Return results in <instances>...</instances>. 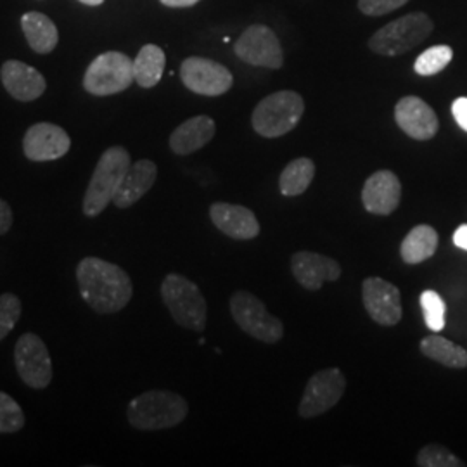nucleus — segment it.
<instances>
[{
  "label": "nucleus",
  "instance_id": "nucleus-34",
  "mask_svg": "<svg viewBox=\"0 0 467 467\" xmlns=\"http://www.w3.org/2000/svg\"><path fill=\"white\" fill-rule=\"evenodd\" d=\"M13 220L15 218H13V210L9 202L0 198V235L9 233V229L13 227Z\"/></svg>",
  "mask_w": 467,
  "mask_h": 467
},
{
  "label": "nucleus",
  "instance_id": "nucleus-33",
  "mask_svg": "<svg viewBox=\"0 0 467 467\" xmlns=\"http://www.w3.org/2000/svg\"><path fill=\"white\" fill-rule=\"evenodd\" d=\"M451 115L455 118L457 125L467 132V98H459L451 104Z\"/></svg>",
  "mask_w": 467,
  "mask_h": 467
},
{
  "label": "nucleus",
  "instance_id": "nucleus-11",
  "mask_svg": "<svg viewBox=\"0 0 467 467\" xmlns=\"http://www.w3.org/2000/svg\"><path fill=\"white\" fill-rule=\"evenodd\" d=\"M15 364L21 381L34 389H44L52 381L49 350L36 334H23L17 339Z\"/></svg>",
  "mask_w": 467,
  "mask_h": 467
},
{
  "label": "nucleus",
  "instance_id": "nucleus-23",
  "mask_svg": "<svg viewBox=\"0 0 467 467\" xmlns=\"http://www.w3.org/2000/svg\"><path fill=\"white\" fill-rule=\"evenodd\" d=\"M438 248V234L430 225H418L407 237L400 246L401 260L409 265H418L431 258Z\"/></svg>",
  "mask_w": 467,
  "mask_h": 467
},
{
  "label": "nucleus",
  "instance_id": "nucleus-14",
  "mask_svg": "<svg viewBox=\"0 0 467 467\" xmlns=\"http://www.w3.org/2000/svg\"><path fill=\"white\" fill-rule=\"evenodd\" d=\"M71 148V139L54 123H35L32 125L25 139H23V150L25 156L32 161H54L67 154Z\"/></svg>",
  "mask_w": 467,
  "mask_h": 467
},
{
  "label": "nucleus",
  "instance_id": "nucleus-15",
  "mask_svg": "<svg viewBox=\"0 0 467 467\" xmlns=\"http://www.w3.org/2000/svg\"><path fill=\"white\" fill-rule=\"evenodd\" d=\"M395 121L405 134L416 140H430L440 129L433 108L418 96H407L397 102Z\"/></svg>",
  "mask_w": 467,
  "mask_h": 467
},
{
  "label": "nucleus",
  "instance_id": "nucleus-3",
  "mask_svg": "<svg viewBox=\"0 0 467 467\" xmlns=\"http://www.w3.org/2000/svg\"><path fill=\"white\" fill-rule=\"evenodd\" d=\"M132 165L129 150L121 146H113L104 150L92 173V179L85 191V217H99L106 206L115 200L118 189L123 182L125 173Z\"/></svg>",
  "mask_w": 467,
  "mask_h": 467
},
{
  "label": "nucleus",
  "instance_id": "nucleus-21",
  "mask_svg": "<svg viewBox=\"0 0 467 467\" xmlns=\"http://www.w3.org/2000/svg\"><path fill=\"white\" fill-rule=\"evenodd\" d=\"M156 177H158V167L150 160H139L137 163L130 165L113 200L115 206L119 210L130 208L150 192L156 182Z\"/></svg>",
  "mask_w": 467,
  "mask_h": 467
},
{
  "label": "nucleus",
  "instance_id": "nucleus-36",
  "mask_svg": "<svg viewBox=\"0 0 467 467\" xmlns=\"http://www.w3.org/2000/svg\"><path fill=\"white\" fill-rule=\"evenodd\" d=\"M163 5H167V7H192V5H196L200 0H160Z\"/></svg>",
  "mask_w": 467,
  "mask_h": 467
},
{
  "label": "nucleus",
  "instance_id": "nucleus-12",
  "mask_svg": "<svg viewBox=\"0 0 467 467\" xmlns=\"http://www.w3.org/2000/svg\"><path fill=\"white\" fill-rule=\"evenodd\" d=\"M181 78L191 92L206 98L223 96L234 85L233 73L227 67L200 56L185 59L181 67Z\"/></svg>",
  "mask_w": 467,
  "mask_h": 467
},
{
  "label": "nucleus",
  "instance_id": "nucleus-29",
  "mask_svg": "<svg viewBox=\"0 0 467 467\" xmlns=\"http://www.w3.org/2000/svg\"><path fill=\"white\" fill-rule=\"evenodd\" d=\"M25 414L17 401L0 391V433H17L25 426Z\"/></svg>",
  "mask_w": 467,
  "mask_h": 467
},
{
  "label": "nucleus",
  "instance_id": "nucleus-5",
  "mask_svg": "<svg viewBox=\"0 0 467 467\" xmlns=\"http://www.w3.org/2000/svg\"><path fill=\"white\" fill-rule=\"evenodd\" d=\"M433 30V19L426 13H410L379 28L368 38V49L378 56L397 57L418 47Z\"/></svg>",
  "mask_w": 467,
  "mask_h": 467
},
{
  "label": "nucleus",
  "instance_id": "nucleus-35",
  "mask_svg": "<svg viewBox=\"0 0 467 467\" xmlns=\"http://www.w3.org/2000/svg\"><path fill=\"white\" fill-rule=\"evenodd\" d=\"M453 244L461 250L467 251V223L461 225L453 234Z\"/></svg>",
  "mask_w": 467,
  "mask_h": 467
},
{
  "label": "nucleus",
  "instance_id": "nucleus-24",
  "mask_svg": "<svg viewBox=\"0 0 467 467\" xmlns=\"http://www.w3.org/2000/svg\"><path fill=\"white\" fill-rule=\"evenodd\" d=\"M167 67V56L161 47L148 44L139 50L134 59V77L142 88H152L160 84Z\"/></svg>",
  "mask_w": 467,
  "mask_h": 467
},
{
  "label": "nucleus",
  "instance_id": "nucleus-19",
  "mask_svg": "<svg viewBox=\"0 0 467 467\" xmlns=\"http://www.w3.org/2000/svg\"><path fill=\"white\" fill-rule=\"evenodd\" d=\"M210 218L220 233L237 241L254 239L260 234V222L250 208L241 204L215 202L210 208Z\"/></svg>",
  "mask_w": 467,
  "mask_h": 467
},
{
  "label": "nucleus",
  "instance_id": "nucleus-10",
  "mask_svg": "<svg viewBox=\"0 0 467 467\" xmlns=\"http://www.w3.org/2000/svg\"><path fill=\"white\" fill-rule=\"evenodd\" d=\"M235 56L251 67L279 69L284 65L281 42L274 30L265 25H253L246 28L234 46Z\"/></svg>",
  "mask_w": 467,
  "mask_h": 467
},
{
  "label": "nucleus",
  "instance_id": "nucleus-6",
  "mask_svg": "<svg viewBox=\"0 0 467 467\" xmlns=\"http://www.w3.org/2000/svg\"><path fill=\"white\" fill-rule=\"evenodd\" d=\"M161 298L179 326L194 333L204 331L208 306L196 284L181 274H168L161 283Z\"/></svg>",
  "mask_w": 467,
  "mask_h": 467
},
{
  "label": "nucleus",
  "instance_id": "nucleus-28",
  "mask_svg": "<svg viewBox=\"0 0 467 467\" xmlns=\"http://www.w3.org/2000/svg\"><path fill=\"white\" fill-rule=\"evenodd\" d=\"M420 308H422V316H424L426 326L433 333L443 331L445 320H447V305L436 291L428 289L420 295Z\"/></svg>",
  "mask_w": 467,
  "mask_h": 467
},
{
  "label": "nucleus",
  "instance_id": "nucleus-4",
  "mask_svg": "<svg viewBox=\"0 0 467 467\" xmlns=\"http://www.w3.org/2000/svg\"><path fill=\"white\" fill-rule=\"evenodd\" d=\"M305 113V100L298 92L279 90L260 100L251 115L254 132L265 139L289 134Z\"/></svg>",
  "mask_w": 467,
  "mask_h": 467
},
{
  "label": "nucleus",
  "instance_id": "nucleus-16",
  "mask_svg": "<svg viewBox=\"0 0 467 467\" xmlns=\"http://www.w3.org/2000/svg\"><path fill=\"white\" fill-rule=\"evenodd\" d=\"M400 200V179L389 170H379L372 173L362 189V202L372 215H391L399 208Z\"/></svg>",
  "mask_w": 467,
  "mask_h": 467
},
{
  "label": "nucleus",
  "instance_id": "nucleus-2",
  "mask_svg": "<svg viewBox=\"0 0 467 467\" xmlns=\"http://www.w3.org/2000/svg\"><path fill=\"white\" fill-rule=\"evenodd\" d=\"M189 414V403L181 395L150 389L129 403L127 419L139 431H161L179 426Z\"/></svg>",
  "mask_w": 467,
  "mask_h": 467
},
{
  "label": "nucleus",
  "instance_id": "nucleus-26",
  "mask_svg": "<svg viewBox=\"0 0 467 467\" xmlns=\"http://www.w3.org/2000/svg\"><path fill=\"white\" fill-rule=\"evenodd\" d=\"M316 177V163L310 158H298L287 163L279 179V189L285 198L303 194Z\"/></svg>",
  "mask_w": 467,
  "mask_h": 467
},
{
  "label": "nucleus",
  "instance_id": "nucleus-22",
  "mask_svg": "<svg viewBox=\"0 0 467 467\" xmlns=\"http://www.w3.org/2000/svg\"><path fill=\"white\" fill-rule=\"evenodd\" d=\"M21 28L26 42L36 54H50L59 42V34L49 16L42 13H26L21 17Z\"/></svg>",
  "mask_w": 467,
  "mask_h": 467
},
{
  "label": "nucleus",
  "instance_id": "nucleus-20",
  "mask_svg": "<svg viewBox=\"0 0 467 467\" xmlns=\"http://www.w3.org/2000/svg\"><path fill=\"white\" fill-rule=\"evenodd\" d=\"M217 125L213 118L200 115L189 118L182 125H179L173 134L170 135V150L179 156H187L196 150H202L215 137Z\"/></svg>",
  "mask_w": 467,
  "mask_h": 467
},
{
  "label": "nucleus",
  "instance_id": "nucleus-30",
  "mask_svg": "<svg viewBox=\"0 0 467 467\" xmlns=\"http://www.w3.org/2000/svg\"><path fill=\"white\" fill-rule=\"evenodd\" d=\"M418 466L420 467H464L466 464L453 455L447 447L441 445H426L422 451L418 453Z\"/></svg>",
  "mask_w": 467,
  "mask_h": 467
},
{
  "label": "nucleus",
  "instance_id": "nucleus-25",
  "mask_svg": "<svg viewBox=\"0 0 467 467\" xmlns=\"http://www.w3.org/2000/svg\"><path fill=\"white\" fill-rule=\"evenodd\" d=\"M420 351L422 355L434 362H440L445 368H467V351L443 336H426L420 341Z\"/></svg>",
  "mask_w": 467,
  "mask_h": 467
},
{
  "label": "nucleus",
  "instance_id": "nucleus-1",
  "mask_svg": "<svg viewBox=\"0 0 467 467\" xmlns=\"http://www.w3.org/2000/svg\"><path fill=\"white\" fill-rule=\"evenodd\" d=\"M77 281L85 303L102 316L123 310L134 295L129 274L96 256H87L78 264Z\"/></svg>",
  "mask_w": 467,
  "mask_h": 467
},
{
  "label": "nucleus",
  "instance_id": "nucleus-32",
  "mask_svg": "<svg viewBox=\"0 0 467 467\" xmlns=\"http://www.w3.org/2000/svg\"><path fill=\"white\" fill-rule=\"evenodd\" d=\"M410 0H358V9L366 16H384L409 4Z\"/></svg>",
  "mask_w": 467,
  "mask_h": 467
},
{
  "label": "nucleus",
  "instance_id": "nucleus-7",
  "mask_svg": "<svg viewBox=\"0 0 467 467\" xmlns=\"http://www.w3.org/2000/svg\"><path fill=\"white\" fill-rule=\"evenodd\" d=\"M134 82V59L117 50L98 56L84 75L85 90L98 98L119 94Z\"/></svg>",
  "mask_w": 467,
  "mask_h": 467
},
{
  "label": "nucleus",
  "instance_id": "nucleus-31",
  "mask_svg": "<svg viewBox=\"0 0 467 467\" xmlns=\"http://www.w3.org/2000/svg\"><path fill=\"white\" fill-rule=\"evenodd\" d=\"M21 300L13 293L0 295V341H4L13 329L21 316Z\"/></svg>",
  "mask_w": 467,
  "mask_h": 467
},
{
  "label": "nucleus",
  "instance_id": "nucleus-18",
  "mask_svg": "<svg viewBox=\"0 0 467 467\" xmlns=\"http://www.w3.org/2000/svg\"><path fill=\"white\" fill-rule=\"evenodd\" d=\"M0 78L2 84L5 87V90L21 102H32L38 99L46 88L47 82L44 78V75L35 69L34 67L21 63L16 59L5 61L0 67Z\"/></svg>",
  "mask_w": 467,
  "mask_h": 467
},
{
  "label": "nucleus",
  "instance_id": "nucleus-9",
  "mask_svg": "<svg viewBox=\"0 0 467 467\" xmlns=\"http://www.w3.org/2000/svg\"><path fill=\"white\" fill-rule=\"evenodd\" d=\"M347 378L339 368H324L316 372L305 386L298 414L301 419H314L331 410L343 399Z\"/></svg>",
  "mask_w": 467,
  "mask_h": 467
},
{
  "label": "nucleus",
  "instance_id": "nucleus-27",
  "mask_svg": "<svg viewBox=\"0 0 467 467\" xmlns=\"http://www.w3.org/2000/svg\"><path fill=\"white\" fill-rule=\"evenodd\" d=\"M451 57H453V50L449 46H434L428 50H424L416 63L414 69L420 77H433L438 75L440 71H443L445 67L451 65Z\"/></svg>",
  "mask_w": 467,
  "mask_h": 467
},
{
  "label": "nucleus",
  "instance_id": "nucleus-8",
  "mask_svg": "<svg viewBox=\"0 0 467 467\" xmlns=\"http://www.w3.org/2000/svg\"><path fill=\"white\" fill-rule=\"evenodd\" d=\"M231 314L234 322L258 341L277 343L283 339V322L268 312L264 301L248 291L234 293L231 298Z\"/></svg>",
  "mask_w": 467,
  "mask_h": 467
},
{
  "label": "nucleus",
  "instance_id": "nucleus-13",
  "mask_svg": "<svg viewBox=\"0 0 467 467\" xmlns=\"http://www.w3.org/2000/svg\"><path fill=\"white\" fill-rule=\"evenodd\" d=\"M362 300L368 317L384 327H393L401 320V293L395 284L381 277H368L362 284Z\"/></svg>",
  "mask_w": 467,
  "mask_h": 467
},
{
  "label": "nucleus",
  "instance_id": "nucleus-17",
  "mask_svg": "<svg viewBox=\"0 0 467 467\" xmlns=\"http://www.w3.org/2000/svg\"><path fill=\"white\" fill-rule=\"evenodd\" d=\"M291 270L296 281L308 291H318L324 284L334 283L341 277V265L336 260L314 251L295 253Z\"/></svg>",
  "mask_w": 467,
  "mask_h": 467
},
{
  "label": "nucleus",
  "instance_id": "nucleus-37",
  "mask_svg": "<svg viewBox=\"0 0 467 467\" xmlns=\"http://www.w3.org/2000/svg\"><path fill=\"white\" fill-rule=\"evenodd\" d=\"M78 2H82L85 5H92V7H96V5H100L104 0H78Z\"/></svg>",
  "mask_w": 467,
  "mask_h": 467
}]
</instances>
